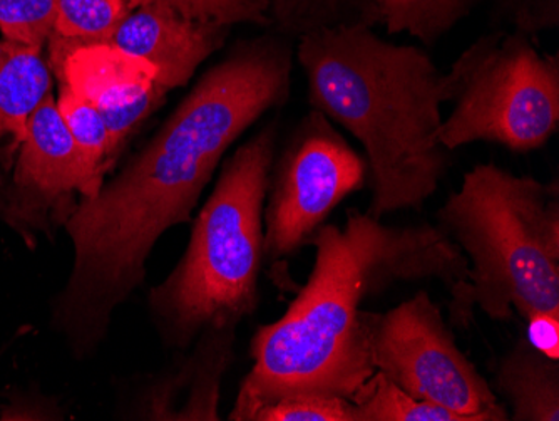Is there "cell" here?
I'll list each match as a JSON object with an SVG mask.
<instances>
[{
	"label": "cell",
	"instance_id": "1",
	"mask_svg": "<svg viewBox=\"0 0 559 421\" xmlns=\"http://www.w3.org/2000/svg\"><path fill=\"white\" fill-rule=\"evenodd\" d=\"M292 68L287 40L241 43L200 78L111 182L80 198L64 225L74 249L71 274L50 320L75 360L99 350L116 309L143 284L156 242L190 222L228 148L287 102Z\"/></svg>",
	"mask_w": 559,
	"mask_h": 421
},
{
	"label": "cell",
	"instance_id": "2",
	"mask_svg": "<svg viewBox=\"0 0 559 421\" xmlns=\"http://www.w3.org/2000/svg\"><path fill=\"white\" fill-rule=\"evenodd\" d=\"M310 245L316 264L287 313L262 326L253 360L228 420L251 421L266 405L290 398H344L373 375L364 304L395 284L439 281L451 291L467 260L438 225H385L347 210L345 227L322 225Z\"/></svg>",
	"mask_w": 559,
	"mask_h": 421
},
{
	"label": "cell",
	"instance_id": "3",
	"mask_svg": "<svg viewBox=\"0 0 559 421\" xmlns=\"http://www.w3.org/2000/svg\"><path fill=\"white\" fill-rule=\"evenodd\" d=\"M298 62L309 103L366 150L372 198L367 213L420 210L451 165L442 147L448 74L424 49L394 44L373 27L338 26L300 37Z\"/></svg>",
	"mask_w": 559,
	"mask_h": 421
},
{
	"label": "cell",
	"instance_id": "4",
	"mask_svg": "<svg viewBox=\"0 0 559 421\" xmlns=\"http://www.w3.org/2000/svg\"><path fill=\"white\" fill-rule=\"evenodd\" d=\"M438 227L467 260L449 291V320L467 328L479 307L491 320L559 314V187L480 163L438 210Z\"/></svg>",
	"mask_w": 559,
	"mask_h": 421
},
{
	"label": "cell",
	"instance_id": "5",
	"mask_svg": "<svg viewBox=\"0 0 559 421\" xmlns=\"http://www.w3.org/2000/svg\"><path fill=\"white\" fill-rule=\"evenodd\" d=\"M275 143L276 128L270 125L226 160L183 257L151 289V319L171 350L187 351L209 329H237L255 313Z\"/></svg>",
	"mask_w": 559,
	"mask_h": 421
},
{
	"label": "cell",
	"instance_id": "6",
	"mask_svg": "<svg viewBox=\"0 0 559 421\" xmlns=\"http://www.w3.org/2000/svg\"><path fill=\"white\" fill-rule=\"evenodd\" d=\"M445 74L452 109L439 140L449 152L483 141L530 153L558 133L559 58L539 52L531 37L485 34Z\"/></svg>",
	"mask_w": 559,
	"mask_h": 421
},
{
	"label": "cell",
	"instance_id": "7",
	"mask_svg": "<svg viewBox=\"0 0 559 421\" xmlns=\"http://www.w3.org/2000/svg\"><path fill=\"white\" fill-rule=\"evenodd\" d=\"M362 319L373 370L399 388L473 421L510 420L426 291L385 313L364 309Z\"/></svg>",
	"mask_w": 559,
	"mask_h": 421
},
{
	"label": "cell",
	"instance_id": "8",
	"mask_svg": "<svg viewBox=\"0 0 559 421\" xmlns=\"http://www.w3.org/2000/svg\"><path fill=\"white\" fill-rule=\"evenodd\" d=\"M369 184V163L322 113L300 121L285 153L270 173L263 256L282 262L310 245L345 198Z\"/></svg>",
	"mask_w": 559,
	"mask_h": 421
},
{
	"label": "cell",
	"instance_id": "9",
	"mask_svg": "<svg viewBox=\"0 0 559 421\" xmlns=\"http://www.w3.org/2000/svg\"><path fill=\"white\" fill-rule=\"evenodd\" d=\"M93 197L90 175L55 94L34 109L15 160L11 187L0 190V222L34 247L74 212V197Z\"/></svg>",
	"mask_w": 559,
	"mask_h": 421
},
{
	"label": "cell",
	"instance_id": "10",
	"mask_svg": "<svg viewBox=\"0 0 559 421\" xmlns=\"http://www.w3.org/2000/svg\"><path fill=\"white\" fill-rule=\"evenodd\" d=\"M49 43L52 74L100 113L115 162L122 144L163 102L156 91L155 66L111 43Z\"/></svg>",
	"mask_w": 559,
	"mask_h": 421
},
{
	"label": "cell",
	"instance_id": "11",
	"mask_svg": "<svg viewBox=\"0 0 559 421\" xmlns=\"http://www.w3.org/2000/svg\"><path fill=\"white\" fill-rule=\"evenodd\" d=\"M230 30L191 21L155 5H136L109 43L155 66L156 91L165 100L169 91L185 86L197 69L218 51Z\"/></svg>",
	"mask_w": 559,
	"mask_h": 421
},
{
	"label": "cell",
	"instance_id": "12",
	"mask_svg": "<svg viewBox=\"0 0 559 421\" xmlns=\"http://www.w3.org/2000/svg\"><path fill=\"white\" fill-rule=\"evenodd\" d=\"M237 329H209L190 346V353L169 367L147 389V420H219L223 375L234 360Z\"/></svg>",
	"mask_w": 559,
	"mask_h": 421
},
{
	"label": "cell",
	"instance_id": "13",
	"mask_svg": "<svg viewBox=\"0 0 559 421\" xmlns=\"http://www.w3.org/2000/svg\"><path fill=\"white\" fill-rule=\"evenodd\" d=\"M510 421H559V361L521 335L499 358L492 382Z\"/></svg>",
	"mask_w": 559,
	"mask_h": 421
},
{
	"label": "cell",
	"instance_id": "14",
	"mask_svg": "<svg viewBox=\"0 0 559 421\" xmlns=\"http://www.w3.org/2000/svg\"><path fill=\"white\" fill-rule=\"evenodd\" d=\"M52 77L40 47L0 36V147L19 152L31 115L52 94Z\"/></svg>",
	"mask_w": 559,
	"mask_h": 421
},
{
	"label": "cell",
	"instance_id": "15",
	"mask_svg": "<svg viewBox=\"0 0 559 421\" xmlns=\"http://www.w3.org/2000/svg\"><path fill=\"white\" fill-rule=\"evenodd\" d=\"M483 0H369L372 26L385 27L391 36L409 34L435 46L460 22L469 17Z\"/></svg>",
	"mask_w": 559,
	"mask_h": 421
},
{
	"label": "cell",
	"instance_id": "16",
	"mask_svg": "<svg viewBox=\"0 0 559 421\" xmlns=\"http://www.w3.org/2000/svg\"><path fill=\"white\" fill-rule=\"evenodd\" d=\"M357 421H473L441 405L417 400L379 371L352 396Z\"/></svg>",
	"mask_w": 559,
	"mask_h": 421
},
{
	"label": "cell",
	"instance_id": "17",
	"mask_svg": "<svg viewBox=\"0 0 559 421\" xmlns=\"http://www.w3.org/2000/svg\"><path fill=\"white\" fill-rule=\"evenodd\" d=\"M56 103L80 150L94 197L105 184L106 172L112 165L111 137L106 121L90 102L62 84H59Z\"/></svg>",
	"mask_w": 559,
	"mask_h": 421
},
{
	"label": "cell",
	"instance_id": "18",
	"mask_svg": "<svg viewBox=\"0 0 559 421\" xmlns=\"http://www.w3.org/2000/svg\"><path fill=\"white\" fill-rule=\"evenodd\" d=\"M56 9L52 39L94 44L109 43L133 4L131 0H56Z\"/></svg>",
	"mask_w": 559,
	"mask_h": 421
},
{
	"label": "cell",
	"instance_id": "19",
	"mask_svg": "<svg viewBox=\"0 0 559 421\" xmlns=\"http://www.w3.org/2000/svg\"><path fill=\"white\" fill-rule=\"evenodd\" d=\"M280 24L305 36L338 26H372L369 0H276Z\"/></svg>",
	"mask_w": 559,
	"mask_h": 421
},
{
	"label": "cell",
	"instance_id": "20",
	"mask_svg": "<svg viewBox=\"0 0 559 421\" xmlns=\"http://www.w3.org/2000/svg\"><path fill=\"white\" fill-rule=\"evenodd\" d=\"M136 5H155L191 21L216 26L234 27L238 24H269V0H131Z\"/></svg>",
	"mask_w": 559,
	"mask_h": 421
},
{
	"label": "cell",
	"instance_id": "21",
	"mask_svg": "<svg viewBox=\"0 0 559 421\" xmlns=\"http://www.w3.org/2000/svg\"><path fill=\"white\" fill-rule=\"evenodd\" d=\"M56 0H0V36L43 49L56 31Z\"/></svg>",
	"mask_w": 559,
	"mask_h": 421
},
{
	"label": "cell",
	"instance_id": "22",
	"mask_svg": "<svg viewBox=\"0 0 559 421\" xmlns=\"http://www.w3.org/2000/svg\"><path fill=\"white\" fill-rule=\"evenodd\" d=\"M492 17L501 30L516 31L533 39L558 30L559 0H495Z\"/></svg>",
	"mask_w": 559,
	"mask_h": 421
},
{
	"label": "cell",
	"instance_id": "23",
	"mask_svg": "<svg viewBox=\"0 0 559 421\" xmlns=\"http://www.w3.org/2000/svg\"><path fill=\"white\" fill-rule=\"evenodd\" d=\"M251 421H357L344 398H290L260 408Z\"/></svg>",
	"mask_w": 559,
	"mask_h": 421
},
{
	"label": "cell",
	"instance_id": "24",
	"mask_svg": "<svg viewBox=\"0 0 559 421\" xmlns=\"http://www.w3.org/2000/svg\"><path fill=\"white\" fill-rule=\"evenodd\" d=\"M526 338L539 353L559 361V314L536 313L526 320Z\"/></svg>",
	"mask_w": 559,
	"mask_h": 421
}]
</instances>
